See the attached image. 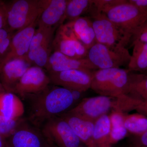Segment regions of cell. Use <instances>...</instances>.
<instances>
[{
	"mask_svg": "<svg viewBox=\"0 0 147 147\" xmlns=\"http://www.w3.org/2000/svg\"><path fill=\"white\" fill-rule=\"evenodd\" d=\"M23 99L28 104L27 119L39 128L50 119L67 112L75 102L71 91L55 85Z\"/></svg>",
	"mask_w": 147,
	"mask_h": 147,
	"instance_id": "obj_1",
	"label": "cell"
},
{
	"mask_svg": "<svg viewBox=\"0 0 147 147\" xmlns=\"http://www.w3.org/2000/svg\"><path fill=\"white\" fill-rule=\"evenodd\" d=\"M129 72L121 68L93 70L90 88L99 95L118 98L126 94Z\"/></svg>",
	"mask_w": 147,
	"mask_h": 147,
	"instance_id": "obj_2",
	"label": "cell"
},
{
	"mask_svg": "<svg viewBox=\"0 0 147 147\" xmlns=\"http://www.w3.org/2000/svg\"><path fill=\"white\" fill-rule=\"evenodd\" d=\"M94 5L88 17L91 20L96 42L114 50L127 49L131 44V38Z\"/></svg>",
	"mask_w": 147,
	"mask_h": 147,
	"instance_id": "obj_3",
	"label": "cell"
},
{
	"mask_svg": "<svg viewBox=\"0 0 147 147\" xmlns=\"http://www.w3.org/2000/svg\"><path fill=\"white\" fill-rule=\"evenodd\" d=\"M101 12L130 38L131 41L133 36L147 20L146 14L128 0H121Z\"/></svg>",
	"mask_w": 147,
	"mask_h": 147,
	"instance_id": "obj_4",
	"label": "cell"
},
{
	"mask_svg": "<svg viewBox=\"0 0 147 147\" xmlns=\"http://www.w3.org/2000/svg\"><path fill=\"white\" fill-rule=\"evenodd\" d=\"M44 0H15L7 4L6 28L14 32L38 21L43 8Z\"/></svg>",
	"mask_w": 147,
	"mask_h": 147,
	"instance_id": "obj_5",
	"label": "cell"
},
{
	"mask_svg": "<svg viewBox=\"0 0 147 147\" xmlns=\"http://www.w3.org/2000/svg\"><path fill=\"white\" fill-rule=\"evenodd\" d=\"M40 129L50 144L58 147H81L82 141L61 116L47 121Z\"/></svg>",
	"mask_w": 147,
	"mask_h": 147,
	"instance_id": "obj_6",
	"label": "cell"
},
{
	"mask_svg": "<svg viewBox=\"0 0 147 147\" xmlns=\"http://www.w3.org/2000/svg\"><path fill=\"white\" fill-rule=\"evenodd\" d=\"M130 58L127 49L114 50L98 42L89 49L87 57L98 69L120 68L128 65Z\"/></svg>",
	"mask_w": 147,
	"mask_h": 147,
	"instance_id": "obj_7",
	"label": "cell"
},
{
	"mask_svg": "<svg viewBox=\"0 0 147 147\" xmlns=\"http://www.w3.org/2000/svg\"><path fill=\"white\" fill-rule=\"evenodd\" d=\"M55 28L38 26L26 58L32 65L45 68L52 51Z\"/></svg>",
	"mask_w": 147,
	"mask_h": 147,
	"instance_id": "obj_8",
	"label": "cell"
},
{
	"mask_svg": "<svg viewBox=\"0 0 147 147\" xmlns=\"http://www.w3.org/2000/svg\"><path fill=\"white\" fill-rule=\"evenodd\" d=\"M117 98L99 95L84 98L66 112L95 123L111 109L117 110Z\"/></svg>",
	"mask_w": 147,
	"mask_h": 147,
	"instance_id": "obj_9",
	"label": "cell"
},
{
	"mask_svg": "<svg viewBox=\"0 0 147 147\" xmlns=\"http://www.w3.org/2000/svg\"><path fill=\"white\" fill-rule=\"evenodd\" d=\"M52 49L75 59H86L88 51L75 36L68 22L58 28Z\"/></svg>",
	"mask_w": 147,
	"mask_h": 147,
	"instance_id": "obj_10",
	"label": "cell"
},
{
	"mask_svg": "<svg viewBox=\"0 0 147 147\" xmlns=\"http://www.w3.org/2000/svg\"><path fill=\"white\" fill-rule=\"evenodd\" d=\"M51 84L49 75L43 68L37 66H31L24 74L13 89L12 93L20 98L35 94L45 89Z\"/></svg>",
	"mask_w": 147,
	"mask_h": 147,
	"instance_id": "obj_11",
	"label": "cell"
},
{
	"mask_svg": "<svg viewBox=\"0 0 147 147\" xmlns=\"http://www.w3.org/2000/svg\"><path fill=\"white\" fill-rule=\"evenodd\" d=\"M92 71L83 69H70L49 73V76L51 84L55 86L84 92L90 88Z\"/></svg>",
	"mask_w": 147,
	"mask_h": 147,
	"instance_id": "obj_12",
	"label": "cell"
},
{
	"mask_svg": "<svg viewBox=\"0 0 147 147\" xmlns=\"http://www.w3.org/2000/svg\"><path fill=\"white\" fill-rule=\"evenodd\" d=\"M9 147H50V144L38 128L28 119L7 139Z\"/></svg>",
	"mask_w": 147,
	"mask_h": 147,
	"instance_id": "obj_13",
	"label": "cell"
},
{
	"mask_svg": "<svg viewBox=\"0 0 147 147\" xmlns=\"http://www.w3.org/2000/svg\"><path fill=\"white\" fill-rule=\"evenodd\" d=\"M37 22V21L29 26L13 32L8 50L0 59V66L11 60L26 57Z\"/></svg>",
	"mask_w": 147,
	"mask_h": 147,
	"instance_id": "obj_14",
	"label": "cell"
},
{
	"mask_svg": "<svg viewBox=\"0 0 147 147\" xmlns=\"http://www.w3.org/2000/svg\"><path fill=\"white\" fill-rule=\"evenodd\" d=\"M32 66L26 58L11 60L0 66V83L5 91L12 93L21 77Z\"/></svg>",
	"mask_w": 147,
	"mask_h": 147,
	"instance_id": "obj_15",
	"label": "cell"
},
{
	"mask_svg": "<svg viewBox=\"0 0 147 147\" xmlns=\"http://www.w3.org/2000/svg\"><path fill=\"white\" fill-rule=\"evenodd\" d=\"M67 0H44L42 13L38 20L37 26L55 28L65 21Z\"/></svg>",
	"mask_w": 147,
	"mask_h": 147,
	"instance_id": "obj_16",
	"label": "cell"
},
{
	"mask_svg": "<svg viewBox=\"0 0 147 147\" xmlns=\"http://www.w3.org/2000/svg\"><path fill=\"white\" fill-rule=\"evenodd\" d=\"M45 69L49 74L73 69H98L87 58L75 59L58 51L51 53Z\"/></svg>",
	"mask_w": 147,
	"mask_h": 147,
	"instance_id": "obj_17",
	"label": "cell"
},
{
	"mask_svg": "<svg viewBox=\"0 0 147 147\" xmlns=\"http://www.w3.org/2000/svg\"><path fill=\"white\" fill-rule=\"evenodd\" d=\"M24 103L17 95L5 91L0 93V116L7 120L22 117L25 113Z\"/></svg>",
	"mask_w": 147,
	"mask_h": 147,
	"instance_id": "obj_18",
	"label": "cell"
},
{
	"mask_svg": "<svg viewBox=\"0 0 147 147\" xmlns=\"http://www.w3.org/2000/svg\"><path fill=\"white\" fill-rule=\"evenodd\" d=\"M60 116L67 122L82 142L88 146H92L94 123L67 112Z\"/></svg>",
	"mask_w": 147,
	"mask_h": 147,
	"instance_id": "obj_19",
	"label": "cell"
},
{
	"mask_svg": "<svg viewBox=\"0 0 147 147\" xmlns=\"http://www.w3.org/2000/svg\"><path fill=\"white\" fill-rule=\"evenodd\" d=\"M68 22L75 36L88 50L96 43L95 34L91 20L88 16H82Z\"/></svg>",
	"mask_w": 147,
	"mask_h": 147,
	"instance_id": "obj_20",
	"label": "cell"
},
{
	"mask_svg": "<svg viewBox=\"0 0 147 147\" xmlns=\"http://www.w3.org/2000/svg\"><path fill=\"white\" fill-rule=\"evenodd\" d=\"M125 94L142 101H147V73L130 71Z\"/></svg>",
	"mask_w": 147,
	"mask_h": 147,
	"instance_id": "obj_21",
	"label": "cell"
},
{
	"mask_svg": "<svg viewBox=\"0 0 147 147\" xmlns=\"http://www.w3.org/2000/svg\"><path fill=\"white\" fill-rule=\"evenodd\" d=\"M111 127L110 116L107 114L98 119L94 123L92 146L90 147H110L108 139Z\"/></svg>",
	"mask_w": 147,
	"mask_h": 147,
	"instance_id": "obj_22",
	"label": "cell"
},
{
	"mask_svg": "<svg viewBox=\"0 0 147 147\" xmlns=\"http://www.w3.org/2000/svg\"><path fill=\"white\" fill-rule=\"evenodd\" d=\"M131 46L133 52L127 65L129 71L145 73L147 71V42L137 41Z\"/></svg>",
	"mask_w": 147,
	"mask_h": 147,
	"instance_id": "obj_23",
	"label": "cell"
},
{
	"mask_svg": "<svg viewBox=\"0 0 147 147\" xmlns=\"http://www.w3.org/2000/svg\"><path fill=\"white\" fill-rule=\"evenodd\" d=\"M124 115L122 112L113 110L109 116L111 126L108 139L109 146L123 139L127 135L128 131L124 124Z\"/></svg>",
	"mask_w": 147,
	"mask_h": 147,
	"instance_id": "obj_24",
	"label": "cell"
},
{
	"mask_svg": "<svg viewBox=\"0 0 147 147\" xmlns=\"http://www.w3.org/2000/svg\"><path fill=\"white\" fill-rule=\"evenodd\" d=\"M93 0H67L65 21L70 22L89 13Z\"/></svg>",
	"mask_w": 147,
	"mask_h": 147,
	"instance_id": "obj_25",
	"label": "cell"
},
{
	"mask_svg": "<svg viewBox=\"0 0 147 147\" xmlns=\"http://www.w3.org/2000/svg\"><path fill=\"white\" fill-rule=\"evenodd\" d=\"M124 124L128 132L138 136L147 130V117L139 113L124 115Z\"/></svg>",
	"mask_w": 147,
	"mask_h": 147,
	"instance_id": "obj_26",
	"label": "cell"
},
{
	"mask_svg": "<svg viewBox=\"0 0 147 147\" xmlns=\"http://www.w3.org/2000/svg\"><path fill=\"white\" fill-rule=\"evenodd\" d=\"M26 120V117H24L15 120H7L0 116V134L7 139Z\"/></svg>",
	"mask_w": 147,
	"mask_h": 147,
	"instance_id": "obj_27",
	"label": "cell"
},
{
	"mask_svg": "<svg viewBox=\"0 0 147 147\" xmlns=\"http://www.w3.org/2000/svg\"><path fill=\"white\" fill-rule=\"evenodd\" d=\"M137 41L147 42V20L132 37L130 46Z\"/></svg>",
	"mask_w": 147,
	"mask_h": 147,
	"instance_id": "obj_28",
	"label": "cell"
},
{
	"mask_svg": "<svg viewBox=\"0 0 147 147\" xmlns=\"http://www.w3.org/2000/svg\"><path fill=\"white\" fill-rule=\"evenodd\" d=\"M7 4L0 1V30L6 27Z\"/></svg>",
	"mask_w": 147,
	"mask_h": 147,
	"instance_id": "obj_29",
	"label": "cell"
},
{
	"mask_svg": "<svg viewBox=\"0 0 147 147\" xmlns=\"http://www.w3.org/2000/svg\"><path fill=\"white\" fill-rule=\"evenodd\" d=\"M132 139V145L137 146L147 147V130L138 136H134Z\"/></svg>",
	"mask_w": 147,
	"mask_h": 147,
	"instance_id": "obj_30",
	"label": "cell"
},
{
	"mask_svg": "<svg viewBox=\"0 0 147 147\" xmlns=\"http://www.w3.org/2000/svg\"><path fill=\"white\" fill-rule=\"evenodd\" d=\"M131 3L147 15V0H128Z\"/></svg>",
	"mask_w": 147,
	"mask_h": 147,
	"instance_id": "obj_31",
	"label": "cell"
},
{
	"mask_svg": "<svg viewBox=\"0 0 147 147\" xmlns=\"http://www.w3.org/2000/svg\"><path fill=\"white\" fill-rule=\"evenodd\" d=\"M13 33L7 38L3 42L0 43V59L5 54L7 50H8L9 47L10 45L11 40Z\"/></svg>",
	"mask_w": 147,
	"mask_h": 147,
	"instance_id": "obj_32",
	"label": "cell"
},
{
	"mask_svg": "<svg viewBox=\"0 0 147 147\" xmlns=\"http://www.w3.org/2000/svg\"><path fill=\"white\" fill-rule=\"evenodd\" d=\"M135 110L138 113L144 115L147 117V101H140Z\"/></svg>",
	"mask_w": 147,
	"mask_h": 147,
	"instance_id": "obj_33",
	"label": "cell"
},
{
	"mask_svg": "<svg viewBox=\"0 0 147 147\" xmlns=\"http://www.w3.org/2000/svg\"><path fill=\"white\" fill-rule=\"evenodd\" d=\"M0 147H9L7 140L0 134Z\"/></svg>",
	"mask_w": 147,
	"mask_h": 147,
	"instance_id": "obj_34",
	"label": "cell"
},
{
	"mask_svg": "<svg viewBox=\"0 0 147 147\" xmlns=\"http://www.w3.org/2000/svg\"><path fill=\"white\" fill-rule=\"evenodd\" d=\"M5 90L4 88L3 87V85L0 83V93L3 92H5Z\"/></svg>",
	"mask_w": 147,
	"mask_h": 147,
	"instance_id": "obj_35",
	"label": "cell"
},
{
	"mask_svg": "<svg viewBox=\"0 0 147 147\" xmlns=\"http://www.w3.org/2000/svg\"><path fill=\"white\" fill-rule=\"evenodd\" d=\"M50 147H58L57 146H55V145L53 144H51L50 145Z\"/></svg>",
	"mask_w": 147,
	"mask_h": 147,
	"instance_id": "obj_36",
	"label": "cell"
},
{
	"mask_svg": "<svg viewBox=\"0 0 147 147\" xmlns=\"http://www.w3.org/2000/svg\"><path fill=\"white\" fill-rule=\"evenodd\" d=\"M131 147H147L137 146H133V145H131Z\"/></svg>",
	"mask_w": 147,
	"mask_h": 147,
	"instance_id": "obj_37",
	"label": "cell"
},
{
	"mask_svg": "<svg viewBox=\"0 0 147 147\" xmlns=\"http://www.w3.org/2000/svg\"><path fill=\"white\" fill-rule=\"evenodd\" d=\"M87 147H90L88 146Z\"/></svg>",
	"mask_w": 147,
	"mask_h": 147,
	"instance_id": "obj_38",
	"label": "cell"
},
{
	"mask_svg": "<svg viewBox=\"0 0 147 147\" xmlns=\"http://www.w3.org/2000/svg\"><path fill=\"white\" fill-rule=\"evenodd\" d=\"M145 73H147V71L146 72H145Z\"/></svg>",
	"mask_w": 147,
	"mask_h": 147,
	"instance_id": "obj_39",
	"label": "cell"
}]
</instances>
